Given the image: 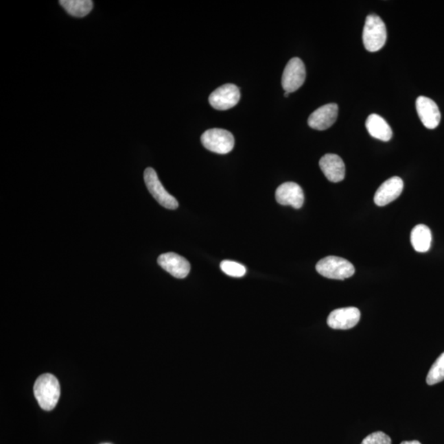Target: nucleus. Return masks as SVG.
Wrapping results in <instances>:
<instances>
[{"instance_id": "obj_1", "label": "nucleus", "mask_w": 444, "mask_h": 444, "mask_svg": "<svg viewBox=\"0 0 444 444\" xmlns=\"http://www.w3.org/2000/svg\"><path fill=\"white\" fill-rule=\"evenodd\" d=\"M34 395L40 408L51 410L56 408L60 396L59 381L51 373H45L36 379Z\"/></svg>"}, {"instance_id": "obj_2", "label": "nucleus", "mask_w": 444, "mask_h": 444, "mask_svg": "<svg viewBox=\"0 0 444 444\" xmlns=\"http://www.w3.org/2000/svg\"><path fill=\"white\" fill-rule=\"evenodd\" d=\"M387 40V28L384 21L376 14L369 15L365 20L363 43L369 52H376L384 47Z\"/></svg>"}, {"instance_id": "obj_3", "label": "nucleus", "mask_w": 444, "mask_h": 444, "mask_svg": "<svg viewBox=\"0 0 444 444\" xmlns=\"http://www.w3.org/2000/svg\"><path fill=\"white\" fill-rule=\"evenodd\" d=\"M317 272L321 276L334 280H345L354 275L353 264L339 257L329 256L321 259L316 265Z\"/></svg>"}, {"instance_id": "obj_4", "label": "nucleus", "mask_w": 444, "mask_h": 444, "mask_svg": "<svg viewBox=\"0 0 444 444\" xmlns=\"http://www.w3.org/2000/svg\"><path fill=\"white\" fill-rule=\"evenodd\" d=\"M201 141L203 147L218 154H227L233 150L235 146L233 135L222 128L207 130L202 135Z\"/></svg>"}, {"instance_id": "obj_5", "label": "nucleus", "mask_w": 444, "mask_h": 444, "mask_svg": "<svg viewBox=\"0 0 444 444\" xmlns=\"http://www.w3.org/2000/svg\"><path fill=\"white\" fill-rule=\"evenodd\" d=\"M144 181L149 192L161 206L170 210L178 209V201L165 190L154 169L148 167L145 170Z\"/></svg>"}, {"instance_id": "obj_6", "label": "nucleus", "mask_w": 444, "mask_h": 444, "mask_svg": "<svg viewBox=\"0 0 444 444\" xmlns=\"http://www.w3.org/2000/svg\"><path fill=\"white\" fill-rule=\"evenodd\" d=\"M305 78L306 70L304 63L299 58H293L286 65L282 74V88L286 93H294L304 84Z\"/></svg>"}, {"instance_id": "obj_7", "label": "nucleus", "mask_w": 444, "mask_h": 444, "mask_svg": "<svg viewBox=\"0 0 444 444\" xmlns=\"http://www.w3.org/2000/svg\"><path fill=\"white\" fill-rule=\"evenodd\" d=\"M240 99V91L237 86L225 84L215 89L210 95L209 103L215 110H226L237 105Z\"/></svg>"}, {"instance_id": "obj_8", "label": "nucleus", "mask_w": 444, "mask_h": 444, "mask_svg": "<svg viewBox=\"0 0 444 444\" xmlns=\"http://www.w3.org/2000/svg\"><path fill=\"white\" fill-rule=\"evenodd\" d=\"M360 319V310L355 307H347L334 310L327 318V325L333 329L347 330L356 326Z\"/></svg>"}, {"instance_id": "obj_9", "label": "nucleus", "mask_w": 444, "mask_h": 444, "mask_svg": "<svg viewBox=\"0 0 444 444\" xmlns=\"http://www.w3.org/2000/svg\"><path fill=\"white\" fill-rule=\"evenodd\" d=\"M278 203L283 206H292L299 209L305 202V195L301 187L294 182H286L278 187L276 191Z\"/></svg>"}, {"instance_id": "obj_10", "label": "nucleus", "mask_w": 444, "mask_h": 444, "mask_svg": "<svg viewBox=\"0 0 444 444\" xmlns=\"http://www.w3.org/2000/svg\"><path fill=\"white\" fill-rule=\"evenodd\" d=\"M416 106L419 117L424 126L429 130L436 128L441 120L437 104L433 100L421 95L417 100Z\"/></svg>"}, {"instance_id": "obj_11", "label": "nucleus", "mask_w": 444, "mask_h": 444, "mask_svg": "<svg viewBox=\"0 0 444 444\" xmlns=\"http://www.w3.org/2000/svg\"><path fill=\"white\" fill-rule=\"evenodd\" d=\"M338 115V106L337 104H327V105L319 107L310 115L308 124L314 130H326L334 126Z\"/></svg>"}, {"instance_id": "obj_12", "label": "nucleus", "mask_w": 444, "mask_h": 444, "mask_svg": "<svg viewBox=\"0 0 444 444\" xmlns=\"http://www.w3.org/2000/svg\"><path fill=\"white\" fill-rule=\"evenodd\" d=\"M157 263L165 271L178 279H184L190 272L189 261L176 253H167V254L161 255L157 259Z\"/></svg>"}, {"instance_id": "obj_13", "label": "nucleus", "mask_w": 444, "mask_h": 444, "mask_svg": "<svg viewBox=\"0 0 444 444\" xmlns=\"http://www.w3.org/2000/svg\"><path fill=\"white\" fill-rule=\"evenodd\" d=\"M404 181L400 177L394 176L386 180L376 191L375 198V205L384 207L396 200L404 190Z\"/></svg>"}, {"instance_id": "obj_14", "label": "nucleus", "mask_w": 444, "mask_h": 444, "mask_svg": "<svg viewBox=\"0 0 444 444\" xmlns=\"http://www.w3.org/2000/svg\"><path fill=\"white\" fill-rule=\"evenodd\" d=\"M319 167L331 182L338 183L344 180L346 167L342 159L336 154H326L319 161Z\"/></svg>"}, {"instance_id": "obj_15", "label": "nucleus", "mask_w": 444, "mask_h": 444, "mask_svg": "<svg viewBox=\"0 0 444 444\" xmlns=\"http://www.w3.org/2000/svg\"><path fill=\"white\" fill-rule=\"evenodd\" d=\"M367 130L373 138L388 142L393 138V130L387 121L380 115L372 114L366 120Z\"/></svg>"}, {"instance_id": "obj_16", "label": "nucleus", "mask_w": 444, "mask_h": 444, "mask_svg": "<svg viewBox=\"0 0 444 444\" xmlns=\"http://www.w3.org/2000/svg\"><path fill=\"white\" fill-rule=\"evenodd\" d=\"M410 242L414 250L419 253H425L430 250L432 242V234L428 226L418 225L413 228L410 234Z\"/></svg>"}, {"instance_id": "obj_17", "label": "nucleus", "mask_w": 444, "mask_h": 444, "mask_svg": "<svg viewBox=\"0 0 444 444\" xmlns=\"http://www.w3.org/2000/svg\"><path fill=\"white\" fill-rule=\"evenodd\" d=\"M60 5L69 14L76 18H84L90 14L93 8L91 0H61Z\"/></svg>"}, {"instance_id": "obj_18", "label": "nucleus", "mask_w": 444, "mask_h": 444, "mask_svg": "<svg viewBox=\"0 0 444 444\" xmlns=\"http://www.w3.org/2000/svg\"><path fill=\"white\" fill-rule=\"evenodd\" d=\"M444 380V352L435 361L426 377V383L434 385Z\"/></svg>"}, {"instance_id": "obj_19", "label": "nucleus", "mask_w": 444, "mask_h": 444, "mask_svg": "<svg viewBox=\"0 0 444 444\" xmlns=\"http://www.w3.org/2000/svg\"><path fill=\"white\" fill-rule=\"evenodd\" d=\"M221 269L224 273L232 277H242L246 274V267L242 264L234 262V261H222Z\"/></svg>"}, {"instance_id": "obj_20", "label": "nucleus", "mask_w": 444, "mask_h": 444, "mask_svg": "<svg viewBox=\"0 0 444 444\" xmlns=\"http://www.w3.org/2000/svg\"><path fill=\"white\" fill-rule=\"evenodd\" d=\"M361 444H392L391 438L384 432L369 434Z\"/></svg>"}, {"instance_id": "obj_21", "label": "nucleus", "mask_w": 444, "mask_h": 444, "mask_svg": "<svg viewBox=\"0 0 444 444\" xmlns=\"http://www.w3.org/2000/svg\"><path fill=\"white\" fill-rule=\"evenodd\" d=\"M401 444H421L420 442L414 441H404L402 442Z\"/></svg>"}, {"instance_id": "obj_22", "label": "nucleus", "mask_w": 444, "mask_h": 444, "mask_svg": "<svg viewBox=\"0 0 444 444\" xmlns=\"http://www.w3.org/2000/svg\"><path fill=\"white\" fill-rule=\"evenodd\" d=\"M289 95H290L289 93H286V91H285V95H285V97H288Z\"/></svg>"}, {"instance_id": "obj_23", "label": "nucleus", "mask_w": 444, "mask_h": 444, "mask_svg": "<svg viewBox=\"0 0 444 444\" xmlns=\"http://www.w3.org/2000/svg\"><path fill=\"white\" fill-rule=\"evenodd\" d=\"M105 444H108V443H105Z\"/></svg>"}]
</instances>
